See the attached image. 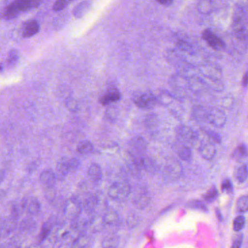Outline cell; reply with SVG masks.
<instances>
[{
  "label": "cell",
  "mask_w": 248,
  "mask_h": 248,
  "mask_svg": "<svg viewBox=\"0 0 248 248\" xmlns=\"http://www.w3.org/2000/svg\"><path fill=\"white\" fill-rule=\"evenodd\" d=\"M232 31L235 38L242 44H248V13L235 6L232 15Z\"/></svg>",
  "instance_id": "6da1fadb"
},
{
  "label": "cell",
  "mask_w": 248,
  "mask_h": 248,
  "mask_svg": "<svg viewBox=\"0 0 248 248\" xmlns=\"http://www.w3.org/2000/svg\"><path fill=\"white\" fill-rule=\"evenodd\" d=\"M166 59L168 63L176 69L177 73L188 78L199 75L197 66L186 60L184 55L181 54L178 50H168L166 53Z\"/></svg>",
  "instance_id": "7a4b0ae2"
},
{
  "label": "cell",
  "mask_w": 248,
  "mask_h": 248,
  "mask_svg": "<svg viewBox=\"0 0 248 248\" xmlns=\"http://www.w3.org/2000/svg\"><path fill=\"white\" fill-rule=\"evenodd\" d=\"M175 133L177 139L183 144L194 146L200 140L199 133L189 126L184 124L178 126L175 130Z\"/></svg>",
  "instance_id": "3957f363"
},
{
  "label": "cell",
  "mask_w": 248,
  "mask_h": 248,
  "mask_svg": "<svg viewBox=\"0 0 248 248\" xmlns=\"http://www.w3.org/2000/svg\"><path fill=\"white\" fill-rule=\"evenodd\" d=\"M131 186L125 181H117L110 186L108 196L116 201H123L130 196Z\"/></svg>",
  "instance_id": "277c9868"
},
{
  "label": "cell",
  "mask_w": 248,
  "mask_h": 248,
  "mask_svg": "<svg viewBox=\"0 0 248 248\" xmlns=\"http://www.w3.org/2000/svg\"><path fill=\"white\" fill-rule=\"evenodd\" d=\"M133 102L142 109H151L158 104L156 95L150 91L135 94L133 95Z\"/></svg>",
  "instance_id": "5b68a950"
},
{
  "label": "cell",
  "mask_w": 248,
  "mask_h": 248,
  "mask_svg": "<svg viewBox=\"0 0 248 248\" xmlns=\"http://www.w3.org/2000/svg\"><path fill=\"white\" fill-rule=\"evenodd\" d=\"M199 75L212 79H221L222 69L218 65L210 62H204L197 65Z\"/></svg>",
  "instance_id": "8992f818"
},
{
  "label": "cell",
  "mask_w": 248,
  "mask_h": 248,
  "mask_svg": "<svg viewBox=\"0 0 248 248\" xmlns=\"http://www.w3.org/2000/svg\"><path fill=\"white\" fill-rule=\"evenodd\" d=\"M147 143L143 138L140 136L134 137L128 143V154L131 157L143 156L146 155Z\"/></svg>",
  "instance_id": "52a82bcc"
},
{
  "label": "cell",
  "mask_w": 248,
  "mask_h": 248,
  "mask_svg": "<svg viewBox=\"0 0 248 248\" xmlns=\"http://www.w3.org/2000/svg\"><path fill=\"white\" fill-rule=\"evenodd\" d=\"M83 207L79 200L75 198L69 199L64 205V214L71 220H75L80 216Z\"/></svg>",
  "instance_id": "ba28073f"
},
{
  "label": "cell",
  "mask_w": 248,
  "mask_h": 248,
  "mask_svg": "<svg viewBox=\"0 0 248 248\" xmlns=\"http://www.w3.org/2000/svg\"><path fill=\"white\" fill-rule=\"evenodd\" d=\"M208 123L215 127L222 128L227 123V116L222 108H211L208 110Z\"/></svg>",
  "instance_id": "9c48e42d"
},
{
  "label": "cell",
  "mask_w": 248,
  "mask_h": 248,
  "mask_svg": "<svg viewBox=\"0 0 248 248\" xmlns=\"http://www.w3.org/2000/svg\"><path fill=\"white\" fill-rule=\"evenodd\" d=\"M202 37L207 43V45L216 51H220L224 49V42L211 30H204L202 33Z\"/></svg>",
  "instance_id": "30bf717a"
},
{
  "label": "cell",
  "mask_w": 248,
  "mask_h": 248,
  "mask_svg": "<svg viewBox=\"0 0 248 248\" xmlns=\"http://www.w3.org/2000/svg\"><path fill=\"white\" fill-rule=\"evenodd\" d=\"M164 173L168 179L175 181L182 175V165L178 161L175 159L169 161L165 165Z\"/></svg>",
  "instance_id": "8fae6325"
},
{
  "label": "cell",
  "mask_w": 248,
  "mask_h": 248,
  "mask_svg": "<svg viewBox=\"0 0 248 248\" xmlns=\"http://www.w3.org/2000/svg\"><path fill=\"white\" fill-rule=\"evenodd\" d=\"M41 0H14L12 2L20 14L36 9L41 5Z\"/></svg>",
  "instance_id": "7c38bea8"
},
{
  "label": "cell",
  "mask_w": 248,
  "mask_h": 248,
  "mask_svg": "<svg viewBox=\"0 0 248 248\" xmlns=\"http://www.w3.org/2000/svg\"><path fill=\"white\" fill-rule=\"evenodd\" d=\"M121 93L116 87L110 86L107 93L101 97L100 102L103 106H108L111 103L117 102L121 99Z\"/></svg>",
  "instance_id": "4fadbf2b"
},
{
  "label": "cell",
  "mask_w": 248,
  "mask_h": 248,
  "mask_svg": "<svg viewBox=\"0 0 248 248\" xmlns=\"http://www.w3.org/2000/svg\"><path fill=\"white\" fill-rule=\"evenodd\" d=\"M40 30V24L36 20H30L23 24L21 31L24 38H30L38 34Z\"/></svg>",
  "instance_id": "5bb4252c"
},
{
  "label": "cell",
  "mask_w": 248,
  "mask_h": 248,
  "mask_svg": "<svg viewBox=\"0 0 248 248\" xmlns=\"http://www.w3.org/2000/svg\"><path fill=\"white\" fill-rule=\"evenodd\" d=\"M200 146V153L202 157L205 160L210 161L214 159L217 150L214 143L210 141L202 142Z\"/></svg>",
  "instance_id": "9a60e30c"
},
{
  "label": "cell",
  "mask_w": 248,
  "mask_h": 248,
  "mask_svg": "<svg viewBox=\"0 0 248 248\" xmlns=\"http://www.w3.org/2000/svg\"><path fill=\"white\" fill-rule=\"evenodd\" d=\"M193 118L199 123L208 122V110L202 106L197 105L192 109Z\"/></svg>",
  "instance_id": "2e32d148"
},
{
  "label": "cell",
  "mask_w": 248,
  "mask_h": 248,
  "mask_svg": "<svg viewBox=\"0 0 248 248\" xmlns=\"http://www.w3.org/2000/svg\"><path fill=\"white\" fill-rule=\"evenodd\" d=\"M91 6H92L91 2L88 1V0H85V1L78 4L72 11L74 17L75 18H78V19L83 18L89 12Z\"/></svg>",
  "instance_id": "e0dca14e"
},
{
  "label": "cell",
  "mask_w": 248,
  "mask_h": 248,
  "mask_svg": "<svg viewBox=\"0 0 248 248\" xmlns=\"http://www.w3.org/2000/svg\"><path fill=\"white\" fill-rule=\"evenodd\" d=\"M57 179V175L51 170H45L40 175V181L46 187L54 186Z\"/></svg>",
  "instance_id": "ac0fdd59"
},
{
  "label": "cell",
  "mask_w": 248,
  "mask_h": 248,
  "mask_svg": "<svg viewBox=\"0 0 248 248\" xmlns=\"http://www.w3.org/2000/svg\"><path fill=\"white\" fill-rule=\"evenodd\" d=\"M177 49L180 53L182 54H186L188 56H195L196 50L194 46L189 42L179 39L177 40L176 43Z\"/></svg>",
  "instance_id": "d6986e66"
},
{
  "label": "cell",
  "mask_w": 248,
  "mask_h": 248,
  "mask_svg": "<svg viewBox=\"0 0 248 248\" xmlns=\"http://www.w3.org/2000/svg\"><path fill=\"white\" fill-rule=\"evenodd\" d=\"M56 175L59 180H63L67 176L68 174L70 173L69 168V159L66 157L62 158L58 162L56 167Z\"/></svg>",
  "instance_id": "ffe728a7"
},
{
  "label": "cell",
  "mask_w": 248,
  "mask_h": 248,
  "mask_svg": "<svg viewBox=\"0 0 248 248\" xmlns=\"http://www.w3.org/2000/svg\"><path fill=\"white\" fill-rule=\"evenodd\" d=\"M216 7L214 0H200L197 5V9L200 14L208 15L215 11Z\"/></svg>",
  "instance_id": "44dd1931"
},
{
  "label": "cell",
  "mask_w": 248,
  "mask_h": 248,
  "mask_svg": "<svg viewBox=\"0 0 248 248\" xmlns=\"http://www.w3.org/2000/svg\"><path fill=\"white\" fill-rule=\"evenodd\" d=\"M98 204V199L96 196H88L82 203L83 210L88 214H92L94 213Z\"/></svg>",
  "instance_id": "7402d4cb"
},
{
  "label": "cell",
  "mask_w": 248,
  "mask_h": 248,
  "mask_svg": "<svg viewBox=\"0 0 248 248\" xmlns=\"http://www.w3.org/2000/svg\"><path fill=\"white\" fill-rule=\"evenodd\" d=\"M106 223L104 216H94L91 217L88 223V226L93 232H99L103 230Z\"/></svg>",
  "instance_id": "603a6c76"
},
{
  "label": "cell",
  "mask_w": 248,
  "mask_h": 248,
  "mask_svg": "<svg viewBox=\"0 0 248 248\" xmlns=\"http://www.w3.org/2000/svg\"><path fill=\"white\" fill-rule=\"evenodd\" d=\"M88 175L93 182L98 183L101 181L103 177L101 166L96 163L92 164L88 169Z\"/></svg>",
  "instance_id": "cb8c5ba5"
},
{
  "label": "cell",
  "mask_w": 248,
  "mask_h": 248,
  "mask_svg": "<svg viewBox=\"0 0 248 248\" xmlns=\"http://www.w3.org/2000/svg\"><path fill=\"white\" fill-rule=\"evenodd\" d=\"M16 220H14L11 217L9 218L5 219L2 220V223H1V236L2 237L9 235L11 232H14L16 228Z\"/></svg>",
  "instance_id": "d4e9b609"
},
{
  "label": "cell",
  "mask_w": 248,
  "mask_h": 248,
  "mask_svg": "<svg viewBox=\"0 0 248 248\" xmlns=\"http://www.w3.org/2000/svg\"><path fill=\"white\" fill-rule=\"evenodd\" d=\"M20 15L18 10L14 6V4L11 3L7 5L2 12V18L5 21H12Z\"/></svg>",
  "instance_id": "484cf974"
},
{
  "label": "cell",
  "mask_w": 248,
  "mask_h": 248,
  "mask_svg": "<svg viewBox=\"0 0 248 248\" xmlns=\"http://www.w3.org/2000/svg\"><path fill=\"white\" fill-rule=\"evenodd\" d=\"M19 52L16 49H12L8 52L5 63H6L7 67L9 68V69H14L19 63Z\"/></svg>",
  "instance_id": "4316f807"
},
{
  "label": "cell",
  "mask_w": 248,
  "mask_h": 248,
  "mask_svg": "<svg viewBox=\"0 0 248 248\" xmlns=\"http://www.w3.org/2000/svg\"><path fill=\"white\" fill-rule=\"evenodd\" d=\"M151 197L147 191H142L136 197L134 200L135 205L139 209H144L149 205Z\"/></svg>",
  "instance_id": "83f0119b"
},
{
  "label": "cell",
  "mask_w": 248,
  "mask_h": 248,
  "mask_svg": "<svg viewBox=\"0 0 248 248\" xmlns=\"http://www.w3.org/2000/svg\"><path fill=\"white\" fill-rule=\"evenodd\" d=\"M232 156V158L236 161H241L248 157V149L246 145L241 143L239 146H236L233 150Z\"/></svg>",
  "instance_id": "f1b7e54d"
},
{
  "label": "cell",
  "mask_w": 248,
  "mask_h": 248,
  "mask_svg": "<svg viewBox=\"0 0 248 248\" xmlns=\"http://www.w3.org/2000/svg\"><path fill=\"white\" fill-rule=\"evenodd\" d=\"M156 96L158 104L165 107L170 105L175 98L173 94L165 91H160L157 95H156Z\"/></svg>",
  "instance_id": "f546056e"
},
{
  "label": "cell",
  "mask_w": 248,
  "mask_h": 248,
  "mask_svg": "<svg viewBox=\"0 0 248 248\" xmlns=\"http://www.w3.org/2000/svg\"><path fill=\"white\" fill-rule=\"evenodd\" d=\"M77 151L80 155H89L94 151V146L89 140H82L77 146Z\"/></svg>",
  "instance_id": "4dcf8cb0"
},
{
  "label": "cell",
  "mask_w": 248,
  "mask_h": 248,
  "mask_svg": "<svg viewBox=\"0 0 248 248\" xmlns=\"http://www.w3.org/2000/svg\"><path fill=\"white\" fill-rule=\"evenodd\" d=\"M143 168L149 173H155L157 171L158 166L152 158L145 155L143 159Z\"/></svg>",
  "instance_id": "1f68e13d"
},
{
  "label": "cell",
  "mask_w": 248,
  "mask_h": 248,
  "mask_svg": "<svg viewBox=\"0 0 248 248\" xmlns=\"http://www.w3.org/2000/svg\"><path fill=\"white\" fill-rule=\"evenodd\" d=\"M27 211L32 216H37L41 211V204L37 198H31L27 203Z\"/></svg>",
  "instance_id": "d6a6232c"
},
{
  "label": "cell",
  "mask_w": 248,
  "mask_h": 248,
  "mask_svg": "<svg viewBox=\"0 0 248 248\" xmlns=\"http://www.w3.org/2000/svg\"><path fill=\"white\" fill-rule=\"evenodd\" d=\"M178 156L185 162H189L192 159L193 154L191 148L188 145L184 144L178 150Z\"/></svg>",
  "instance_id": "836d02e7"
},
{
  "label": "cell",
  "mask_w": 248,
  "mask_h": 248,
  "mask_svg": "<svg viewBox=\"0 0 248 248\" xmlns=\"http://www.w3.org/2000/svg\"><path fill=\"white\" fill-rule=\"evenodd\" d=\"M53 225L51 222H46L42 228V232L39 235L38 241L40 243H43L45 240H46L47 237L50 236L53 230Z\"/></svg>",
  "instance_id": "e575fe53"
},
{
  "label": "cell",
  "mask_w": 248,
  "mask_h": 248,
  "mask_svg": "<svg viewBox=\"0 0 248 248\" xmlns=\"http://www.w3.org/2000/svg\"><path fill=\"white\" fill-rule=\"evenodd\" d=\"M235 177L236 181L240 184L245 182L247 178H248V165L247 164H243L239 167V168L236 170Z\"/></svg>",
  "instance_id": "d590c367"
},
{
  "label": "cell",
  "mask_w": 248,
  "mask_h": 248,
  "mask_svg": "<svg viewBox=\"0 0 248 248\" xmlns=\"http://www.w3.org/2000/svg\"><path fill=\"white\" fill-rule=\"evenodd\" d=\"M91 243L90 238L84 233H81L79 236H78L75 240L72 242V247L75 248H85L88 247Z\"/></svg>",
  "instance_id": "8d00e7d4"
},
{
  "label": "cell",
  "mask_w": 248,
  "mask_h": 248,
  "mask_svg": "<svg viewBox=\"0 0 248 248\" xmlns=\"http://www.w3.org/2000/svg\"><path fill=\"white\" fill-rule=\"evenodd\" d=\"M104 220L108 225H115L120 220L118 213L113 210H108L106 212L104 216Z\"/></svg>",
  "instance_id": "74e56055"
},
{
  "label": "cell",
  "mask_w": 248,
  "mask_h": 248,
  "mask_svg": "<svg viewBox=\"0 0 248 248\" xmlns=\"http://www.w3.org/2000/svg\"><path fill=\"white\" fill-rule=\"evenodd\" d=\"M186 207H188V208L194 209V210H200V211H208V209H207L205 203L203 202L201 200H190V201L187 202Z\"/></svg>",
  "instance_id": "f35d334b"
},
{
  "label": "cell",
  "mask_w": 248,
  "mask_h": 248,
  "mask_svg": "<svg viewBox=\"0 0 248 248\" xmlns=\"http://www.w3.org/2000/svg\"><path fill=\"white\" fill-rule=\"evenodd\" d=\"M104 116H105L106 120L111 122V123L116 121L119 116L118 108L114 106H110L106 109Z\"/></svg>",
  "instance_id": "ab89813d"
},
{
  "label": "cell",
  "mask_w": 248,
  "mask_h": 248,
  "mask_svg": "<svg viewBox=\"0 0 248 248\" xmlns=\"http://www.w3.org/2000/svg\"><path fill=\"white\" fill-rule=\"evenodd\" d=\"M236 210L239 213H244L248 212V195H242L236 202Z\"/></svg>",
  "instance_id": "60d3db41"
},
{
  "label": "cell",
  "mask_w": 248,
  "mask_h": 248,
  "mask_svg": "<svg viewBox=\"0 0 248 248\" xmlns=\"http://www.w3.org/2000/svg\"><path fill=\"white\" fill-rule=\"evenodd\" d=\"M146 125L152 132L156 130L158 126L157 116L155 114H149L146 118Z\"/></svg>",
  "instance_id": "b9f144b4"
},
{
  "label": "cell",
  "mask_w": 248,
  "mask_h": 248,
  "mask_svg": "<svg viewBox=\"0 0 248 248\" xmlns=\"http://www.w3.org/2000/svg\"><path fill=\"white\" fill-rule=\"evenodd\" d=\"M74 0H56L53 5V10L55 12H60L66 9Z\"/></svg>",
  "instance_id": "7bdbcfd3"
},
{
  "label": "cell",
  "mask_w": 248,
  "mask_h": 248,
  "mask_svg": "<svg viewBox=\"0 0 248 248\" xmlns=\"http://www.w3.org/2000/svg\"><path fill=\"white\" fill-rule=\"evenodd\" d=\"M203 133L207 136V139L210 141L214 143H218V144L221 143V136L219 133H216V131L211 130H204Z\"/></svg>",
  "instance_id": "ee69618b"
},
{
  "label": "cell",
  "mask_w": 248,
  "mask_h": 248,
  "mask_svg": "<svg viewBox=\"0 0 248 248\" xmlns=\"http://www.w3.org/2000/svg\"><path fill=\"white\" fill-rule=\"evenodd\" d=\"M218 196V191L216 186L211 187L207 193L203 196L204 201L208 203L213 202Z\"/></svg>",
  "instance_id": "f6af8a7d"
},
{
  "label": "cell",
  "mask_w": 248,
  "mask_h": 248,
  "mask_svg": "<svg viewBox=\"0 0 248 248\" xmlns=\"http://www.w3.org/2000/svg\"><path fill=\"white\" fill-rule=\"evenodd\" d=\"M24 210L22 207V205L21 204H17V203H14L11 207V215L10 217L14 220H17L19 218L20 216H21V210Z\"/></svg>",
  "instance_id": "bcb514c9"
},
{
  "label": "cell",
  "mask_w": 248,
  "mask_h": 248,
  "mask_svg": "<svg viewBox=\"0 0 248 248\" xmlns=\"http://www.w3.org/2000/svg\"><path fill=\"white\" fill-rule=\"evenodd\" d=\"M246 220L243 216H239L234 219L233 223V229L235 232L242 231L245 227Z\"/></svg>",
  "instance_id": "7dc6e473"
},
{
  "label": "cell",
  "mask_w": 248,
  "mask_h": 248,
  "mask_svg": "<svg viewBox=\"0 0 248 248\" xmlns=\"http://www.w3.org/2000/svg\"><path fill=\"white\" fill-rule=\"evenodd\" d=\"M65 106L69 111L72 112H76L78 109V103L75 98L69 97L65 101Z\"/></svg>",
  "instance_id": "c3c4849f"
},
{
  "label": "cell",
  "mask_w": 248,
  "mask_h": 248,
  "mask_svg": "<svg viewBox=\"0 0 248 248\" xmlns=\"http://www.w3.org/2000/svg\"><path fill=\"white\" fill-rule=\"evenodd\" d=\"M45 194H46V198L47 199L48 201H54L55 199H56V189H55L54 186L46 187Z\"/></svg>",
  "instance_id": "681fc988"
},
{
  "label": "cell",
  "mask_w": 248,
  "mask_h": 248,
  "mask_svg": "<svg viewBox=\"0 0 248 248\" xmlns=\"http://www.w3.org/2000/svg\"><path fill=\"white\" fill-rule=\"evenodd\" d=\"M80 162L78 158L74 157L69 159V172H75L79 169Z\"/></svg>",
  "instance_id": "f907efd6"
},
{
  "label": "cell",
  "mask_w": 248,
  "mask_h": 248,
  "mask_svg": "<svg viewBox=\"0 0 248 248\" xmlns=\"http://www.w3.org/2000/svg\"><path fill=\"white\" fill-rule=\"evenodd\" d=\"M221 189L223 191H226V192H231L232 191L233 185L231 180L226 179L223 181L221 185Z\"/></svg>",
  "instance_id": "816d5d0a"
},
{
  "label": "cell",
  "mask_w": 248,
  "mask_h": 248,
  "mask_svg": "<svg viewBox=\"0 0 248 248\" xmlns=\"http://www.w3.org/2000/svg\"><path fill=\"white\" fill-rule=\"evenodd\" d=\"M117 245H118V242H117V239H114V238L107 239L102 244V246L105 247V248H114V247H117Z\"/></svg>",
  "instance_id": "f5cc1de1"
},
{
  "label": "cell",
  "mask_w": 248,
  "mask_h": 248,
  "mask_svg": "<svg viewBox=\"0 0 248 248\" xmlns=\"http://www.w3.org/2000/svg\"><path fill=\"white\" fill-rule=\"evenodd\" d=\"M34 226V222L31 220H26L23 222L21 225V228L22 230H32Z\"/></svg>",
  "instance_id": "db71d44e"
},
{
  "label": "cell",
  "mask_w": 248,
  "mask_h": 248,
  "mask_svg": "<svg viewBox=\"0 0 248 248\" xmlns=\"http://www.w3.org/2000/svg\"><path fill=\"white\" fill-rule=\"evenodd\" d=\"M236 5L248 13V0H237Z\"/></svg>",
  "instance_id": "11a10c76"
},
{
  "label": "cell",
  "mask_w": 248,
  "mask_h": 248,
  "mask_svg": "<svg viewBox=\"0 0 248 248\" xmlns=\"http://www.w3.org/2000/svg\"><path fill=\"white\" fill-rule=\"evenodd\" d=\"M242 241H243V235L240 234L237 236L233 241V245H232V248H239L242 246Z\"/></svg>",
  "instance_id": "9f6ffc18"
},
{
  "label": "cell",
  "mask_w": 248,
  "mask_h": 248,
  "mask_svg": "<svg viewBox=\"0 0 248 248\" xmlns=\"http://www.w3.org/2000/svg\"><path fill=\"white\" fill-rule=\"evenodd\" d=\"M156 1L163 6L168 7L172 5L173 0H156Z\"/></svg>",
  "instance_id": "6f0895ef"
},
{
  "label": "cell",
  "mask_w": 248,
  "mask_h": 248,
  "mask_svg": "<svg viewBox=\"0 0 248 248\" xmlns=\"http://www.w3.org/2000/svg\"><path fill=\"white\" fill-rule=\"evenodd\" d=\"M242 85L244 88H247L248 87V71L245 72V75H243L242 78Z\"/></svg>",
  "instance_id": "680465c9"
},
{
  "label": "cell",
  "mask_w": 248,
  "mask_h": 248,
  "mask_svg": "<svg viewBox=\"0 0 248 248\" xmlns=\"http://www.w3.org/2000/svg\"><path fill=\"white\" fill-rule=\"evenodd\" d=\"M232 104H233V102H232V98H226L225 99H223L222 106H223V107H227V108H229Z\"/></svg>",
  "instance_id": "91938a15"
},
{
  "label": "cell",
  "mask_w": 248,
  "mask_h": 248,
  "mask_svg": "<svg viewBox=\"0 0 248 248\" xmlns=\"http://www.w3.org/2000/svg\"><path fill=\"white\" fill-rule=\"evenodd\" d=\"M216 216H217L218 220H220V221H222V219H223V217H222L221 213H220V210H217H217H216Z\"/></svg>",
  "instance_id": "94428289"
}]
</instances>
